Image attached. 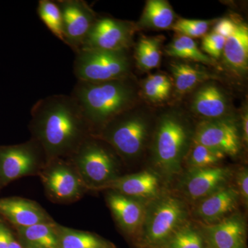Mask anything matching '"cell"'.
<instances>
[{"instance_id": "obj_26", "label": "cell", "mask_w": 248, "mask_h": 248, "mask_svg": "<svg viewBox=\"0 0 248 248\" xmlns=\"http://www.w3.org/2000/svg\"><path fill=\"white\" fill-rule=\"evenodd\" d=\"M58 234L61 248H108L104 241L89 233L62 228Z\"/></svg>"}, {"instance_id": "obj_18", "label": "cell", "mask_w": 248, "mask_h": 248, "mask_svg": "<svg viewBox=\"0 0 248 248\" xmlns=\"http://www.w3.org/2000/svg\"><path fill=\"white\" fill-rule=\"evenodd\" d=\"M206 229L213 248H240L244 243L245 226L240 217H227Z\"/></svg>"}, {"instance_id": "obj_30", "label": "cell", "mask_w": 248, "mask_h": 248, "mask_svg": "<svg viewBox=\"0 0 248 248\" xmlns=\"http://www.w3.org/2000/svg\"><path fill=\"white\" fill-rule=\"evenodd\" d=\"M210 24V21L181 19L173 24L172 29L181 35L192 39L206 35Z\"/></svg>"}, {"instance_id": "obj_17", "label": "cell", "mask_w": 248, "mask_h": 248, "mask_svg": "<svg viewBox=\"0 0 248 248\" xmlns=\"http://www.w3.org/2000/svg\"><path fill=\"white\" fill-rule=\"evenodd\" d=\"M0 214L19 228L45 223L47 220L45 213L37 205L21 199L0 200Z\"/></svg>"}, {"instance_id": "obj_6", "label": "cell", "mask_w": 248, "mask_h": 248, "mask_svg": "<svg viewBox=\"0 0 248 248\" xmlns=\"http://www.w3.org/2000/svg\"><path fill=\"white\" fill-rule=\"evenodd\" d=\"M107 141L125 156H135L143 149L148 133L146 121L139 115L117 116L108 122Z\"/></svg>"}, {"instance_id": "obj_10", "label": "cell", "mask_w": 248, "mask_h": 248, "mask_svg": "<svg viewBox=\"0 0 248 248\" xmlns=\"http://www.w3.org/2000/svg\"><path fill=\"white\" fill-rule=\"evenodd\" d=\"M78 149L77 162L84 177L95 184L110 182L115 172V162L110 153L100 145L91 142L81 143Z\"/></svg>"}, {"instance_id": "obj_29", "label": "cell", "mask_w": 248, "mask_h": 248, "mask_svg": "<svg viewBox=\"0 0 248 248\" xmlns=\"http://www.w3.org/2000/svg\"><path fill=\"white\" fill-rule=\"evenodd\" d=\"M169 248H205L200 232L190 225H183L169 239Z\"/></svg>"}, {"instance_id": "obj_22", "label": "cell", "mask_w": 248, "mask_h": 248, "mask_svg": "<svg viewBox=\"0 0 248 248\" xmlns=\"http://www.w3.org/2000/svg\"><path fill=\"white\" fill-rule=\"evenodd\" d=\"M176 90L179 94H186L205 80L213 78L203 68L183 63H172L170 66Z\"/></svg>"}, {"instance_id": "obj_4", "label": "cell", "mask_w": 248, "mask_h": 248, "mask_svg": "<svg viewBox=\"0 0 248 248\" xmlns=\"http://www.w3.org/2000/svg\"><path fill=\"white\" fill-rule=\"evenodd\" d=\"M187 127L178 116L169 114L160 120L155 134L156 164L166 173L179 170L188 143Z\"/></svg>"}, {"instance_id": "obj_20", "label": "cell", "mask_w": 248, "mask_h": 248, "mask_svg": "<svg viewBox=\"0 0 248 248\" xmlns=\"http://www.w3.org/2000/svg\"><path fill=\"white\" fill-rule=\"evenodd\" d=\"M175 14L169 1H147L140 19V26L155 29H167L174 24Z\"/></svg>"}, {"instance_id": "obj_7", "label": "cell", "mask_w": 248, "mask_h": 248, "mask_svg": "<svg viewBox=\"0 0 248 248\" xmlns=\"http://www.w3.org/2000/svg\"><path fill=\"white\" fill-rule=\"evenodd\" d=\"M133 31L128 22L107 17L97 19L79 50H125L131 45Z\"/></svg>"}, {"instance_id": "obj_33", "label": "cell", "mask_w": 248, "mask_h": 248, "mask_svg": "<svg viewBox=\"0 0 248 248\" xmlns=\"http://www.w3.org/2000/svg\"><path fill=\"white\" fill-rule=\"evenodd\" d=\"M236 24L230 19H222L218 21L215 27L214 32L227 39L232 35L236 29Z\"/></svg>"}, {"instance_id": "obj_14", "label": "cell", "mask_w": 248, "mask_h": 248, "mask_svg": "<svg viewBox=\"0 0 248 248\" xmlns=\"http://www.w3.org/2000/svg\"><path fill=\"white\" fill-rule=\"evenodd\" d=\"M108 202L112 213L127 232L133 234L141 229L146 214L141 203L121 194H110Z\"/></svg>"}, {"instance_id": "obj_3", "label": "cell", "mask_w": 248, "mask_h": 248, "mask_svg": "<svg viewBox=\"0 0 248 248\" xmlns=\"http://www.w3.org/2000/svg\"><path fill=\"white\" fill-rule=\"evenodd\" d=\"M125 50L81 49L76 52L75 76L78 81L103 82L126 78L130 62Z\"/></svg>"}, {"instance_id": "obj_19", "label": "cell", "mask_w": 248, "mask_h": 248, "mask_svg": "<svg viewBox=\"0 0 248 248\" xmlns=\"http://www.w3.org/2000/svg\"><path fill=\"white\" fill-rule=\"evenodd\" d=\"M192 108L196 113L205 118H219L226 112V98L217 86L205 85L196 93Z\"/></svg>"}, {"instance_id": "obj_37", "label": "cell", "mask_w": 248, "mask_h": 248, "mask_svg": "<svg viewBox=\"0 0 248 248\" xmlns=\"http://www.w3.org/2000/svg\"><path fill=\"white\" fill-rule=\"evenodd\" d=\"M7 248H23V247L22 245L19 244V243L16 241V240L14 239V238L13 237Z\"/></svg>"}, {"instance_id": "obj_28", "label": "cell", "mask_w": 248, "mask_h": 248, "mask_svg": "<svg viewBox=\"0 0 248 248\" xmlns=\"http://www.w3.org/2000/svg\"><path fill=\"white\" fill-rule=\"evenodd\" d=\"M186 156L187 164L197 169L215 166L224 159L226 155L194 141Z\"/></svg>"}, {"instance_id": "obj_23", "label": "cell", "mask_w": 248, "mask_h": 248, "mask_svg": "<svg viewBox=\"0 0 248 248\" xmlns=\"http://www.w3.org/2000/svg\"><path fill=\"white\" fill-rule=\"evenodd\" d=\"M19 229L28 248H61L58 231L50 223L45 222Z\"/></svg>"}, {"instance_id": "obj_2", "label": "cell", "mask_w": 248, "mask_h": 248, "mask_svg": "<svg viewBox=\"0 0 248 248\" xmlns=\"http://www.w3.org/2000/svg\"><path fill=\"white\" fill-rule=\"evenodd\" d=\"M86 122L108 124L126 112L135 99L126 78L103 81H78L71 94Z\"/></svg>"}, {"instance_id": "obj_16", "label": "cell", "mask_w": 248, "mask_h": 248, "mask_svg": "<svg viewBox=\"0 0 248 248\" xmlns=\"http://www.w3.org/2000/svg\"><path fill=\"white\" fill-rule=\"evenodd\" d=\"M227 66L239 76L246 74L248 69V28L246 24L237 23L232 35L226 40L223 50Z\"/></svg>"}, {"instance_id": "obj_34", "label": "cell", "mask_w": 248, "mask_h": 248, "mask_svg": "<svg viewBox=\"0 0 248 248\" xmlns=\"http://www.w3.org/2000/svg\"><path fill=\"white\" fill-rule=\"evenodd\" d=\"M237 182L238 192L239 196L242 197L243 200L248 203V173L247 170L244 169L238 174L236 178Z\"/></svg>"}, {"instance_id": "obj_35", "label": "cell", "mask_w": 248, "mask_h": 248, "mask_svg": "<svg viewBox=\"0 0 248 248\" xmlns=\"http://www.w3.org/2000/svg\"><path fill=\"white\" fill-rule=\"evenodd\" d=\"M12 239L11 232L4 226L0 224V248H7Z\"/></svg>"}, {"instance_id": "obj_12", "label": "cell", "mask_w": 248, "mask_h": 248, "mask_svg": "<svg viewBox=\"0 0 248 248\" xmlns=\"http://www.w3.org/2000/svg\"><path fill=\"white\" fill-rule=\"evenodd\" d=\"M229 170L218 166L194 169L186 182V192L193 200L205 198L223 187Z\"/></svg>"}, {"instance_id": "obj_9", "label": "cell", "mask_w": 248, "mask_h": 248, "mask_svg": "<svg viewBox=\"0 0 248 248\" xmlns=\"http://www.w3.org/2000/svg\"><path fill=\"white\" fill-rule=\"evenodd\" d=\"M194 141L232 156L239 153L241 147L236 125L226 120L208 121L201 124L196 131Z\"/></svg>"}, {"instance_id": "obj_15", "label": "cell", "mask_w": 248, "mask_h": 248, "mask_svg": "<svg viewBox=\"0 0 248 248\" xmlns=\"http://www.w3.org/2000/svg\"><path fill=\"white\" fill-rule=\"evenodd\" d=\"M35 164V155L29 147L13 146L0 151V175L4 182L25 175Z\"/></svg>"}, {"instance_id": "obj_5", "label": "cell", "mask_w": 248, "mask_h": 248, "mask_svg": "<svg viewBox=\"0 0 248 248\" xmlns=\"http://www.w3.org/2000/svg\"><path fill=\"white\" fill-rule=\"evenodd\" d=\"M151 208L142 226L145 240L151 245L161 244L185 224L187 210L182 201L170 196L160 199Z\"/></svg>"}, {"instance_id": "obj_24", "label": "cell", "mask_w": 248, "mask_h": 248, "mask_svg": "<svg viewBox=\"0 0 248 248\" xmlns=\"http://www.w3.org/2000/svg\"><path fill=\"white\" fill-rule=\"evenodd\" d=\"M166 53L174 58L202 62L207 64L215 65V62L199 48L193 39L180 35L176 37L166 49Z\"/></svg>"}, {"instance_id": "obj_13", "label": "cell", "mask_w": 248, "mask_h": 248, "mask_svg": "<svg viewBox=\"0 0 248 248\" xmlns=\"http://www.w3.org/2000/svg\"><path fill=\"white\" fill-rule=\"evenodd\" d=\"M104 186L120 191L121 195L126 197L152 199L159 193V179L154 173L143 171L110 180Z\"/></svg>"}, {"instance_id": "obj_25", "label": "cell", "mask_w": 248, "mask_h": 248, "mask_svg": "<svg viewBox=\"0 0 248 248\" xmlns=\"http://www.w3.org/2000/svg\"><path fill=\"white\" fill-rule=\"evenodd\" d=\"M159 37H143L137 46L135 58L139 68L148 71L159 66L161 61V45Z\"/></svg>"}, {"instance_id": "obj_11", "label": "cell", "mask_w": 248, "mask_h": 248, "mask_svg": "<svg viewBox=\"0 0 248 248\" xmlns=\"http://www.w3.org/2000/svg\"><path fill=\"white\" fill-rule=\"evenodd\" d=\"M239 197L236 189L221 187L203 199L197 207L196 215L205 223L221 221L237 208Z\"/></svg>"}, {"instance_id": "obj_1", "label": "cell", "mask_w": 248, "mask_h": 248, "mask_svg": "<svg viewBox=\"0 0 248 248\" xmlns=\"http://www.w3.org/2000/svg\"><path fill=\"white\" fill-rule=\"evenodd\" d=\"M32 116L36 135L50 154H62L81 144L86 121L71 95L40 99L32 107Z\"/></svg>"}, {"instance_id": "obj_27", "label": "cell", "mask_w": 248, "mask_h": 248, "mask_svg": "<svg viewBox=\"0 0 248 248\" xmlns=\"http://www.w3.org/2000/svg\"><path fill=\"white\" fill-rule=\"evenodd\" d=\"M38 14L49 30L65 43L63 32V19L61 10L58 2L50 0H41L39 1Z\"/></svg>"}, {"instance_id": "obj_8", "label": "cell", "mask_w": 248, "mask_h": 248, "mask_svg": "<svg viewBox=\"0 0 248 248\" xmlns=\"http://www.w3.org/2000/svg\"><path fill=\"white\" fill-rule=\"evenodd\" d=\"M57 2L62 14L65 43L78 51L97 20L95 14L84 1L63 0Z\"/></svg>"}, {"instance_id": "obj_21", "label": "cell", "mask_w": 248, "mask_h": 248, "mask_svg": "<svg viewBox=\"0 0 248 248\" xmlns=\"http://www.w3.org/2000/svg\"><path fill=\"white\" fill-rule=\"evenodd\" d=\"M47 187L59 199H69L78 195L79 183L76 176L66 168H55L46 177Z\"/></svg>"}, {"instance_id": "obj_31", "label": "cell", "mask_w": 248, "mask_h": 248, "mask_svg": "<svg viewBox=\"0 0 248 248\" xmlns=\"http://www.w3.org/2000/svg\"><path fill=\"white\" fill-rule=\"evenodd\" d=\"M226 39L215 32L203 36L202 49L210 58H219L223 53Z\"/></svg>"}, {"instance_id": "obj_32", "label": "cell", "mask_w": 248, "mask_h": 248, "mask_svg": "<svg viewBox=\"0 0 248 248\" xmlns=\"http://www.w3.org/2000/svg\"><path fill=\"white\" fill-rule=\"evenodd\" d=\"M143 90L147 99L153 102H163L170 96L169 93L160 89L151 76L148 77L143 83Z\"/></svg>"}, {"instance_id": "obj_36", "label": "cell", "mask_w": 248, "mask_h": 248, "mask_svg": "<svg viewBox=\"0 0 248 248\" xmlns=\"http://www.w3.org/2000/svg\"><path fill=\"white\" fill-rule=\"evenodd\" d=\"M243 138L245 141H248V114L245 112L242 121Z\"/></svg>"}]
</instances>
